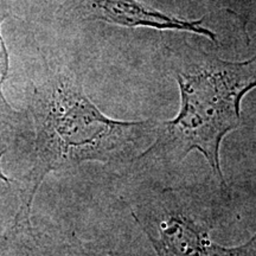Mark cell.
Listing matches in <instances>:
<instances>
[{
  "instance_id": "6da1fadb",
  "label": "cell",
  "mask_w": 256,
  "mask_h": 256,
  "mask_svg": "<svg viewBox=\"0 0 256 256\" xmlns=\"http://www.w3.org/2000/svg\"><path fill=\"white\" fill-rule=\"evenodd\" d=\"M31 110L36 128L34 165L22 184L16 218L28 223L32 200L50 172L86 162L122 164L140 159L159 127L154 119L122 121L104 115L69 70L50 74L34 88Z\"/></svg>"
},
{
  "instance_id": "7a4b0ae2",
  "label": "cell",
  "mask_w": 256,
  "mask_h": 256,
  "mask_svg": "<svg viewBox=\"0 0 256 256\" xmlns=\"http://www.w3.org/2000/svg\"><path fill=\"white\" fill-rule=\"evenodd\" d=\"M168 70L178 83L180 110L159 122L151 154L164 164H179L192 151L204 156L217 184L230 191L220 168V150L226 134L242 124L241 104L256 88V55L230 62L183 43L166 46Z\"/></svg>"
},
{
  "instance_id": "3957f363",
  "label": "cell",
  "mask_w": 256,
  "mask_h": 256,
  "mask_svg": "<svg viewBox=\"0 0 256 256\" xmlns=\"http://www.w3.org/2000/svg\"><path fill=\"white\" fill-rule=\"evenodd\" d=\"M218 188H158L132 208L130 215L151 242L156 256H256V232L234 247L211 238L220 220V203L215 194Z\"/></svg>"
},
{
  "instance_id": "277c9868",
  "label": "cell",
  "mask_w": 256,
  "mask_h": 256,
  "mask_svg": "<svg viewBox=\"0 0 256 256\" xmlns=\"http://www.w3.org/2000/svg\"><path fill=\"white\" fill-rule=\"evenodd\" d=\"M90 8L96 18L119 26L191 32L218 44L215 32L203 26V19L186 20L174 17L148 8L138 0H92Z\"/></svg>"
},
{
  "instance_id": "5b68a950",
  "label": "cell",
  "mask_w": 256,
  "mask_h": 256,
  "mask_svg": "<svg viewBox=\"0 0 256 256\" xmlns=\"http://www.w3.org/2000/svg\"><path fill=\"white\" fill-rule=\"evenodd\" d=\"M48 256H136L128 252H119L114 249L96 244V243L81 242L78 238L57 246L52 254Z\"/></svg>"
},
{
  "instance_id": "8992f818",
  "label": "cell",
  "mask_w": 256,
  "mask_h": 256,
  "mask_svg": "<svg viewBox=\"0 0 256 256\" xmlns=\"http://www.w3.org/2000/svg\"><path fill=\"white\" fill-rule=\"evenodd\" d=\"M4 20L2 18H0V101L2 104H6L4 95H2V84H4L5 80L8 78V50H6L4 40H2V22Z\"/></svg>"
},
{
  "instance_id": "52a82bcc",
  "label": "cell",
  "mask_w": 256,
  "mask_h": 256,
  "mask_svg": "<svg viewBox=\"0 0 256 256\" xmlns=\"http://www.w3.org/2000/svg\"><path fill=\"white\" fill-rule=\"evenodd\" d=\"M5 153V150L4 148H0V160H2V156H4ZM8 179L5 177L4 174H2V168H0V184H8Z\"/></svg>"
}]
</instances>
